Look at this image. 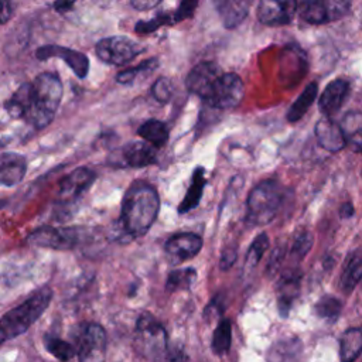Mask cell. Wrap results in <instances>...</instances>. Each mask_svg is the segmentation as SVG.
Here are the masks:
<instances>
[{
  "instance_id": "1",
  "label": "cell",
  "mask_w": 362,
  "mask_h": 362,
  "mask_svg": "<svg viewBox=\"0 0 362 362\" xmlns=\"http://www.w3.org/2000/svg\"><path fill=\"white\" fill-rule=\"evenodd\" d=\"M160 209V198L156 188L147 181H134L122 199L120 229L132 239L146 235L154 223Z\"/></svg>"
},
{
  "instance_id": "2",
  "label": "cell",
  "mask_w": 362,
  "mask_h": 362,
  "mask_svg": "<svg viewBox=\"0 0 362 362\" xmlns=\"http://www.w3.org/2000/svg\"><path fill=\"white\" fill-rule=\"evenodd\" d=\"M62 99V82L54 72H42L33 82V100L25 120L35 129L48 126Z\"/></svg>"
},
{
  "instance_id": "3",
  "label": "cell",
  "mask_w": 362,
  "mask_h": 362,
  "mask_svg": "<svg viewBox=\"0 0 362 362\" xmlns=\"http://www.w3.org/2000/svg\"><path fill=\"white\" fill-rule=\"evenodd\" d=\"M52 298L49 287H41L34 291L25 301L7 311L0 321L1 342L24 334L48 308Z\"/></svg>"
},
{
  "instance_id": "4",
  "label": "cell",
  "mask_w": 362,
  "mask_h": 362,
  "mask_svg": "<svg viewBox=\"0 0 362 362\" xmlns=\"http://www.w3.org/2000/svg\"><path fill=\"white\" fill-rule=\"evenodd\" d=\"M283 204V188L274 180L259 182L246 199V222L253 226L270 223Z\"/></svg>"
},
{
  "instance_id": "5",
  "label": "cell",
  "mask_w": 362,
  "mask_h": 362,
  "mask_svg": "<svg viewBox=\"0 0 362 362\" xmlns=\"http://www.w3.org/2000/svg\"><path fill=\"white\" fill-rule=\"evenodd\" d=\"M134 348L147 359L157 361L167 349V332L150 313H143L136 322Z\"/></svg>"
},
{
  "instance_id": "6",
  "label": "cell",
  "mask_w": 362,
  "mask_h": 362,
  "mask_svg": "<svg viewBox=\"0 0 362 362\" xmlns=\"http://www.w3.org/2000/svg\"><path fill=\"white\" fill-rule=\"evenodd\" d=\"M79 362H105L106 332L96 322H81L72 329Z\"/></svg>"
},
{
  "instance_id": "7",
  "label": "cell",
  "mask_w": 362,
  "mask_h": 362,
  "mask_svg": "<svg viewBox=\"0 0 362 362\" xmlns=\"http://www.w3.org/2000/svg\"><path fill=\"white\" fill-rule=\"evenodd\" d=\"M83 235L85 232L79 228L40 226L27 236V243L54 250H71L82 242Z\"/></svg>"
},
{
  "instance_id": "8",
  "label": "cell",
  "mask_w": 362,
  "mask_h": 362,
  "mask_svg": "<svg viewBox=\"0 0 362 362\" xmlns=\"http://www.w3.org/2000/svg\"><path fill=\"white\" fill-rule=\"evenodd\" d=\"M140 52H143L140 44L124 35L106 37L99 40L95 45L96 57L109 65H124Z\"/></svg>"
},
{
  "instance_id": "9",
  "label": "cell",
  "mask_w": 362,
  "mask_h": 362,
  "mask_svg": "<svg viewBox=\"0 0 362 362\" xmlns=\"http://www.w3.org/2000/svg\"><path fill=\"white\" fill-rule=\"evenodd\" d=\"M245 96V85L235 72H225L216 81L209 99L205 102L216 110H230L240 105Z\"/></svg>"
},
{
  "instance_id": "10",
  "label": "cell",
  "mask_w": 362,
  "mask_h": 362,
  "mask_svg": "<svg viewBox=\"0 0 362 362\" xmlns=\"http://www.w3.org/2000/svg\"><path fill=\"white\" fill-rule=\"evenodd\" d=\"M351 7L349 1H301L297 11L300 18L308 24H325L335 21L348 14Z\"/></svg>"
},
{
  "instance_id": "11",
  "label": "cell",
  "mask_w": 362,
  "mask_h": 362,
  "mask_svg": "<svg viewBox=\"0 0 362 362\" xmlns=\"http://www.w3.org/2000/svg\"><path fill=\"white\" fill-rule=\"evenodd\" d=\"M221 75L222 72L215 62L202 61L189 71L185 79V86L188 92L199 96L204 102H206Z\"/></svg>"
},
{
  "instance_id": "12",
  "label": "cell",
  "mask_w": 362,
  "mask_h": 362,
  "mask_svg": "<svg viewBox=\"0 0 362 362\" xmlns=\"http://www.w3.org/2000/svg\"><path fill=\"white\" fill-rule=\"evenodd\" d=\"M35 57L41 61L49 59V58H59L81 79H83L89 71V59L83 52H79V51H75V49H71V48H66L62 45H54V44L42 45V47L37 48Z\"/></svg>"
},
{
  "instance_id": "13",
  "label": "cell",
  "mask_w": 362,
  "mask_h": 362,
  "mask_svg": "<svg viewBox=\"0 0 362 362\" xmlns=\"http://www.w3.org/2000/svg\"><path fill=\"white\" fill-rule=\"evenodd\" d=\"M202 247V239L192 232H182L171 236L165 245L164 252L173 264L182 263L195 257Z\"/></svg>"
},
{
  "instance_id": "14",
  "label": "cell",
  "mask_w": 362,
  "mask_h": 362,
  "mask_svg": "<svg viewBox=\"0 0 362 362\" xmlns=\"http://www.w3.org/2000/svg\"><path fill=\"white\" fill-rule=\"evenodd\" d=\"M95 178H96L95 171L86 167L75 168L59 181V189H58L59 199L64 202H71L79 198L93 184Z\"/></svg>"
},
{
  "instance_id": "15",
  "label": "cell",
  "mask_w": 362,
  "mask_h": 362,
  "mask_svg": "<svg viewBox=\"0 0 362 362\" xmlns=\"http://www.w3.org/2000/svg\"><path fill=\"white\" fill-rule=\"evenodd\" d=\"M297 7L298 3L296 1L263 0L257 6V18L264 25H284L293 20Z\"/></svg>"
},
{
  "instance_id": "16",
  "label": "cell",
  "mask_w": 362,
  "mask_h": 362,
  "mask_svg": "<svg viewBox=\"0 0 362 362\" xmlns=\"http://www.w3.org/2000/svg\"><path fill=\"white\" fill-rule=\"evenodd\" d=\"M349 89V81L344 78L334 79L324 88L318 100V107L324 117H331L342 107L345 99L348 98Z\"/></svg>"
},
{
  "instance_id": "17",
  "label": "cell",
  "mask_w": 362,
  "mask_h": 362,
  "mask_svg": "<svg viewBox=\"0 0 362 362\" xmlns=\"http://www.w3.org/2000/svg\"><path fill=\"white\" fill-rule=\"evenodd\" d=\"M314 133H315L318 144L322 148H325L327 151H331V153L341 151L348 143L345 132L331 117L320 119L315 123Z\"/></svg>"
},
{
  "instance_id": "18",
  "label": "cell",
  "mask_w": 362,
  "mask_h": 362,
  "mask_svg": "<svg viewBox=\"0 0 362 362\" xmlns=\"http://www.w3.org/2000/svg\"><path fill=\"white\" fill-rule=\"evenodd\" d=\"M300 281H301V273L297 269L286 270L279 279L276 293H277L279 311L283 317H287L294 300L300 294Z\"/></svg>"
},
{
  "instance_id": "19",
  "label": "cell",
  "mask_w": 362,
  "mask_h": 362,
  "mask_svg": "<svg viewBox=\"0 0 362 362\" xmlns=\"http://www.w3.org/2000/svg\"><path fill=\"white\" fill-rule=\"evenodd\" d=\"M123 163L126 167L143 168L157 163V148L144 140H133L123 147Z\"/></svg>"
},
{
  "instance_id": "20",
  "label": "cell",
  "mask_w": 362,
  "mask_h": 362,
  "mask_svg": "<svg viewBox=\"0 0 362 362\" xmlns=\"http://www.w3.org/2000/svg\"><path fill=\"white\" fill-rule=\"evenodd\" d=\"M27 171L25 157L14 153L4 151L0 156V182L4 187H11L23 181Z\"/></svg>"
},
{
  "instance_id": "21",
  "label": "cell",
  "mask_w": 362,
  "mask_h": 362,
  "mask_svg": "<svg viewBox=\"0 0 362 362\" xmlns=\"http://www.w3.org/2000/svg\"><path fill=\"white\" fill-rule=\"evenodd\" d=\"M215 8L223 23L225 28L238 27L247 16L250 3L245 0H219L215 3Z\"/></svg>"
},
{
  "instance_id": "22",
  "label": "cell",
  "mask_w": 362,
  "mask_h": 362,
  "mask_svg": "<svg viewBox=\"0 0 362 362\" xmlns=\"http://www.w3.org/2000/svg\"><path fill=\"white\" fill-rule=\"evenodd\" d=\"M33 100V82L21 83L14 93L4 103V109L13 119H21L27 116Z\"/></svg>"
},
{
  "instance_id": "23",
  "label": "cell",
  "mask_w": 362,
  "mask_h": 362,
  "mask_svg": "<svg viewBox=\"0 0 362 362\" xmlns=\"http://www.w3.org/2000/svg\"><path fill=\"white\" fill-rule=\"evenodd\" d=\"M205 185H206L205 168L197 167L191 175V184L178 205V214H187V212L192 211L194 208H197V205L201 201Z\"/></svg>"
},
{
  "instance_id": "24",
  "label": "cell",
  "mask_w": 362,
  "mask_h": 362,
  "mask_svg": "<svg viewBox=\"0 0 362 362\" xmlns=\"http://www.w3.org/2000/svg\"><path fill=\"white\" fill-rule=\"evenodd\" d=\"M301 341L298 338L281 339L273 344L267 354L269 362H297L301 354Z\"/></svg>"
},
{
  "instance_id": "25",
  "label": "cell",
  "mask_w": 362,
  "mask_h": 362,
  "mask_svg": "<svg viewBox=\"0 0 362 362\" xmlns=\"http://www.w3.org/2000/svg\"><path fill=\"white\" fill-rule=\"evenodd\" d=\"M362 352V329L348 328L339 339V361L355 362Z\"/></svg>"
},
{
  "instance_id": "26",
  "label": "cell",
  "mask_w": 362,
  "mask_h": 362,
  "mask_svg": "<svg viewBox=\"0 0 362 362\" xmlns=\"http://www.w3.org/2000/svg\"><path fill=\"white\" fill-rule=\"evenodd\" d=\"M137 134L156 148L163 147L168 141V127L158 119H148L143 122L137 129Z\"/></svg>"
},
{
  "instance_id": "27",
  "label": "cell",
  "mask_w": 362,
  "mask_h": 362,
  "mask_svg": "<svg viewBox=\"0 0 362 362\" xmlns=\"http://www.w3.org/2000/svg\"><path fill=\"white\" fill-rule=\"evenodd\" d=\"M318 93V83L317 82H310L304 90L298 95V98L291 103V106L287 110V120L290 123H296L298 122L305 113L307 110L311 107V105L314 103L315 98Z\"/></svg>"
},
{
  "instance_id": "28",
  "label": "cell",
  "mask_w": 362,
  "mask_h": 362,
  "mask_svg": "<svg viewBox=\"0 0 362 362\" xmlns=\"http://www.w3.org/2000/svg\"><path fill=\"white\" fill-rule=\"evenodd\" d=\"M175 23H177V20H175L174 10H161L148 20H139L134 25V31L141 35L151 34L163 25H171Z\"/></svg>"
},
{
  "instance_id": "29",
  "label": "cell",
  "mask_w": 362,
  "mask_h": 362,
  "mask_svg": "<svg viewBox=\"0 0 362 362\" xmlns=\"http://www.w3.org/2000/svg\"><path fill=\"white\" fill-rule=\"evenodd\" d=\"M195 280H197V270L194 267L173 270L167 277L165 290L170 293H174L178 290H188Z\"/></svg>"
},
{
  "instance_id": "30",
  "label": "cell",
  "mask_w": 362,
  "mask_h": 362,
  "mask_svg": "<svg viewBox=\"0 0 362 362\" xmlns=\"http://www.w3.org/2000/svg\"><path fill=\"white\" fill-rule=\"evenodd\" d=\"M314 311L317 314L318 318L332 324L338 320V317L341 315L342 311V303L339 298L334 297V296H324L321 297L315 305H314Z\"/></svg>"
},
{
  "instance_id": "31",
  "label": "cell",
  "mask_w": 362,
  "mask_h": 362,
  "mask_svg": "<svg viewBox=\"0 0 362 362\" xmlns=\"http://www.w3.org/2000/svg\"><path fill=\"white\" fill-rule=\"evenodd\" d=\"M361 280H362V257H352L348 260L341 274L339 286L342 291L349 294Z\"/></svg>"
},
{
  "instance_id": "32",
  "label": "cell",
  "mask_w": 362,
  "mask_h": 362,
  "mask_svg": "<svg viewBox=\"0 0 362 362\" xmlns=\"http://www.w3.org/2000/svg\"><path fill=\"white\" fill-rule=\"evenodd\" d=\"M158 65H160L158 58H150V59H147V61L140 62L137 66H133V68L120 71V72L116 75V82H117V83H122V85L133 83L140 75H148V74H151Z\"/></svg>"
},
{
  "instance_id": "33",
  "label": "cell",
  "mask_w": 362,
  "mask_h": 362,
  "mask_svg": "<svg viewBox=\"0 0 362 362\" xmlns=\"http://www.w3.org/2000/svg\"><path fill=\"white\" fill-rule=\"evenodd\" d=\"M232 341V325L228 318H223L216 325L212 335V351L218 355H223L229 351Z\"/></svg>"
},
{
  "instance_id": "34",
  "label": "cell",
  "mask_w": 362,
  "mask_h": 362,
  "mask_svg": "<svg viewBox=\"0 0 362 362\" xmlns=\"http://www.w3.org/2000/svg\"><path fill=\"white\" fill-rule=\"evenodd\" d=\"M44 344H45L47 351L62 362H68L75 355H78L76 348L74 345H71L69 342L61 339V338H57V337H52V335H45L44 337Z\"/></svg>"
},
{
  "instance_id": "35",
  "label": "cell",
  "mask_w": 362,
  "mask_h": 362,
  "mask_svg": "<svg viewBox=\"0 0 362 362\" xmlns=\"http://www.w3.org/2000/svg\"><path fill=\"white\" fill-rule=\"evenodd\" d=\"M270 242H269V238H267V233L266 232H262L259 233L253 242L250 243L249 249H247V253H246V257H245V267L249 270L256 267L260 262V259L263 257L264 252L267 250Z\"/></svg>"
},
{
  "instance_id": "36",
  "label": "cell",
  "mask_w": 362,
  "mask_h": 362,
  "mask_svg": "<svg viewBox=\"0 0 362 362\" xmlns=\"http://www.w3.org/2000/svg\"><path fill=\"white\" fill-rule=\"evenodd\" d=\"M311 246H313V235L307 229H301L294 235L290 255L296 259V262H300L310 252Z\"/></svg>"
},
{
  "instance_id": "37",
  "label": "cell",
  "mask_w": 362,
  "mask_h": 362,
  "mask_svg": "<svg viewBox=\"0 0 362 362\" xmlns=\"http://www.w3.org/2000/svg\"><path fill=\"white\" fill-rule=\"evenodd\" d=\"M173 93H174V85L165 76H160L151 86V95L160 103H167L171 99Z\"/></svg>"
},
{
  "instance_id": "38",
  "label": "cell",
  "mask_w": 362,
  "mask_h": 362,
  "mask_svg": "<svg viewBox=\"0 0 362 362\" xmlns=\"http://www.w3.org/2000/svg\"><path fill=\"white\" fill-rule=\"evenodd\" d=\"M198 3L197 1H182L178 4V7L174 10L175 13V20L177 23L182 21V20H187L189 17H192L195 8H197Z\"/></svg>"
},
{
  "instance_id": "39",
  "label": "cell",
  "mask_w": 362,
  "mask_h": 362,
  "mask_svg": "<svg viewBox=\"0 0 362 362\" xmlns=\"http://www.w3.org/2000/svg\"><path fill=\"white\" fill-rule=\"evenodd\" d=\"M236 249H238L236 245L225 247V250L222 252V256H221V263H219V267L222 270H228L235 263V260L238 257V250Z\"/></svg>"
},
{
  "instance_id": "40",
  "label": "cell",
  "mask_w": 362,
  "mask_h": 362,
  "mask_svg": "<svg viewBox=\"0 0 362 362\" xmlns=\"http://www.w3.org/2000/svg\"><path fill=\"white\" fill-rule=\"evenodd\" d=\"M349 144L354 151L362 154V129L352 133V136L349 137Z\"/></svg>"
},
{
  "instance_id": "41",
  "label": "cell",
  "mask_w": 362,
  "mask_h": 362,
  "mask_svg": "<svg viewBox=\"0 0 362 362\" xmlns=\"http://www.w3.org/2000/svg\"><path fill=\"white\" fill-rule=\"evenodd\" d=\"M130 4H132V7H134V8H136V10H139V11H146V10H150V8L157 7V6L160 4V1H156V0H153V1H147V0H136V1H132Z\"/></svg>"
},
{
  "instance_id": "42",
  "label": "cell",
  "mask_w": 362,
  "mask_h": 362,
  "mask_svg": "<svg viewBox=\"0 0 362 362\" xmlns=\"http://www.w3.org/2000/svg\"><path fill=\"white\" fill-rule=\"evenodd\" d=\"M355 214V208L351 202H344L341 206H339V216L342 219H348V218H352Z\"/></svg>"
},
{
  "instance_id": "43",
  "label": "cell",
  "mask_w": 362,
  "mask_h": 362,
  "mask_svg": "<svg viewBox=\"0 0 362 362\" xmlns=\"http://www.w3.org/2000/svg\"><path fill=\"white\" fill-rule=\"evenodd\" d=\"M13 8H14V6L10 1L3 3V6H1V24H6L7 20L11 17Z\"/></svg>"
},
{
  "instance_id": "44",
  "label": "cell",
  "mask_w": 362,
  "mask_h": 362,
  "mask_svg": "<svg viewBox=\"0 0 362 362\" xmlns=\"http://www.w3.org/2000/svg\"><path fill=\"white\" fill-rule=\"evenodd\" d=\"M74 1H58V3H54V8L58 11V13H65L68 10H71L74 7Z\"/></svg>"
}]
</instances>
